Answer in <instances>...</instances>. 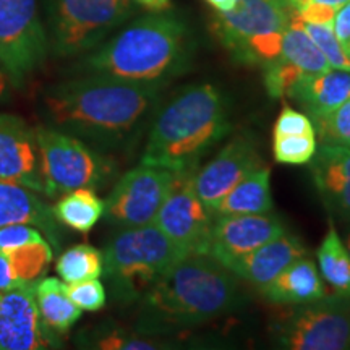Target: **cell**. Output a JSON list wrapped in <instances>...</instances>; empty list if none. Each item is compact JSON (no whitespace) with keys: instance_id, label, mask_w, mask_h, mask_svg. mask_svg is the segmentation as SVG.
<instances>
[{"instance_id":"cell-1","label":"cell","mask_w":350,"mask_h":350,"mask_svg":"<svg viewBox=\"0 0 350 350\" xmlns=\"http://www.w3.org/2000/svg\"><path fill=\"white\" fill-rule=\"evenodd\" d=\"M164 85L83 75L59 83L44 94L51 126L100 151L122 150L137 142L151 120Z\"/></svg>"},{"instance_id":"cell-2","label":"cell","mask_w":350,"mask_h":350,"mask_svg":"<svg viewBox=\"0 0 350 350\" xmlns=\"http://www.w3.org/2000/svg\"><path fill=\"white\" fill-rule=\"evenodd\" d=\"M138 332L178 334L232 312L240 305L235 274L211 255L183 256L142 299Z\"/></svg>"},{"instance_id":"cell-3","label":"cell","mask_w":350,"mask_h":350,"mask_svg":"<svg viewBox=\"0 0 350 350\" xmlns=\"http://www.w3.org/2000/svg\"><path fill=\"white\" fill-rule=\"evenodd\" d=\"M190 64L185 21L172 13L152 12L91 51L77 70L137 83L167 85Z\"/></svg>"},{"instance_id":"cell-4","label":"cell","mask_w":350,"mask_h":350,"mask_svg":"<svg viewBox=\"0 0 350 350\" xmlns=\"http://www.w3.org/2000/svg\"><path fill=\"white\" fill-rule=\"evenodd\" d=\"M232 129L226 96L211 83L183 88L152 122L139 163L170 172L198 170Z\"/></svg>"},{"instance_id":"cell-5","label":"cell","mask_w":350,"mask_h":350,"mask_svg":"<svg viewBox=\"0 0 350 350\" xmlns=\"http://www.w3.org/2000/svg\"><path fill=\"white\" fill-rule=\"evenodd\" d=\"M113 299L131 304L146 294L187 253L156 224L120 227L103 252Z\"/></svg>"},{"instance_id":"cell-6","label":"cell","mask_w":350,"mask_h":350,"mask_svg":"<svg viewBox=\"0 0 350 350\" xmlns=\"http://www.w3.org/2000/svg\"><path fill=\"white\" fill-rule=\"evenodd\" d=\"M291 18L279 0H237L230 10L216 12L213 31L235 62L265 67L281 55Z\"/></svg>"},{"instance_id":"cell-7","label":"cell","mask_w":350,"mask_h":350,"mask_svg":"<svg viewBox=\"0 0 350 350\" xmlns=\"http://www.w3.org/2000/svg\"><path fill=\"white\" fill-rule=\"evenodd\" d=\"M137 13L133 0H49L47 39L57 57H77L100 46Z\"/></svg>"},{"instance_id":"cell-8","label":"cell","mask_w":350,"mask_h":350,"mask_svg":"<svg viewBox=\"0 0 350 350\" xmlns=\"http://www.w3.org/2000/svg\"><path fill=\"white\" fill-rule=\"evenodd\" d=\"M34 133L47 196L64 195L77 188L98 190L112 178V161L83 139L46 125L36 126Z\"/></svg>"},{"instance_id":"cell-9","label":"cell","mask_w":350,"mask_h":350,"mask_svg":"<svg viewBox=\"0 0 350 350\" xmlns=\"http://www.w3.org/2000/svg\"><path fill=\"white\" fill-rule=\"evenodd\" d=\"M274 342L291 350L350 349V295H325L294 305L271 327Z\"/></svg>"},{"instance_id":"cell-10","label":"cell","mask_w":350,"mask_h":350,"mask_svg":"<svg viewBox=\"0 0 350 350\" xmlns=\"http://www.w3.org/2000/svg\"><path fill=\"white\" fill-rule=\"evenodd\" d=\"M47 54L49 39L38 0H0V65L8 85L23 86Z\"/></svg>"},{"instance_id":"cell-11","label":"cell","mask_w":350,"mask_h":350,"mask_svg":"<svg viewBox=\"0 0 350 350\" xmlns=\"http://www.w3.org/2000/svg\"><path fill=\"white\" fill-rule=\"evenodd\" d=\"M196 170L174 172L172 183L152 224L187 255H209L213 217L195 188Z\"/></svg>"},{"instance_id":"cell-12","label":"cell","mask_w":350,"mask_h":350,"mask_svg":"<svg viewBox=\"0 0 350 350\" xmlns=\"http://www.w3.org/2000/svg\"><path fill=\"white\" fill-rule=\"evenodd\" d=\"M174 172L139 164L122 175L104 200V217L117 227L152 224L163 206Z\"/></svg>"},{"instance_id":"cell-13","label":"cell","mask_w":350,"mask_h":350,"mask_svg":"<svg viewBox=\"0 0 350 350\" xmlns=\"http://www.w3.org/2000/svg\"><path fill=\"white\" fill-rule=\"evenodd\" d=\"M55 332L39 317L33 284L0 292V350L55 347Z\"/></svg>"},{"instance_id":"cell-14","label":"cell","mask_w":350,"mask_h":350,"mask_svg":"<svg viewBox=\"0 0 350 350\" xmlns=\"http://www.w3.org/2000/svg\"><path fill=\"white\" fill-rule=\"evenodd\" d=\"M261 165L253 139L247 135L234 137L204 167L196 170V193L208 211H211L232 188Z\"/></svg>"},{"instance_id":"cell-15","label":"cell","mask_w":350,"mask_h":350,"mask_svg":"<svg viewBox=\"0 0 350 350\" xmlns=\"http://www.w3.org/2000/svg\"><path fill=\"white\" fill-rule=\"evenodd\" d=\"M286 232L281 219L262 214H235L213 219L209 255L224 262L247 255Z\"/></svg>"},{"instance_id":"cell-16","label":"cell","mask_w":350,"mask_h":350,"mask_svg":"<svg viewBox=\"0 0 350 350\" xmlns=\"http://www.w3.org/2000/svg\"><path fill=\"white\" fill-rule=\"evenodd\" d=\"M0 180L44 193L36 133L23 119L10 113H0Z\"/></svg>"},{"instance_id":"cell-17","label":"cell","mask_w":350,"mask_h":350,"mask_svg":"<svg viewBox=\"0 0 350 350\" xmlns=\"http://www.w3.org/2000/svg\"><path fill=\"white\" fill-rule=\"evenodd\" d=\"M310 170L327 211L342 224H350V148L321 143L310 161Z\"/></svg>"},{"instance_id":"cell-18","label":"cell","mask_w":350,"mask_h":350,"mask_svg":"<svg viewBox=\"0 0 350 350\" xmlns=\"http://www.w3.org/2000/svg\"><path fill=\"white\" fill-rule=\"evenodd\" d=\"M305 255L306 248L301 240L286 230L279 237L258 247L256 250L227 261L222 266L232 271L235 278L261 287L273 281L291 262Z\"/></svg>"},{"instance_id":"cell-19","label":"cell","mask_w":350,"mask_h":350,"mask_svg":"<svg viewBox=\"0 0 350 350\" xmlns=\"http://www.w3.org/2000/svg\"><path fill=\"white\" fill-rule=\"evenodd\" d=\"M31 188L0 180V227L10 224L34 226L59 247V227L52 208L47 206Z\"/></svg>"},{"instance_id":"cell-20","label":"cell","mask_w":350,"mask_h":350,"mask_svg":"<svg viewBox=\"0 0 350 350\" xmlns=\"http://www.w3.org/2000/svg\"><path fill=\"white\" fill-rule=\"evenodd\" d=\"M305 109L312 122L325 119L350 99V72L331 68L318 75H305L288 93Z\"/></svg>"},{"instance_id":"cell-21","label":"cell","mask_w":350,"mask_h":350,"mask_svg":"<svg viewBox=\"0 0 350 350\" xmlns=\"http://www.w3.org/2000/svg\"><path fill=\"white\" fill-rule=\"evenodd\" d=\"M261 294L275 305H300L326 295L323 278L310 258L301 256L261 286Z\"/></svg>"},{"instance_id":"cell-22","label":"cell","mask_w":350,"mask_h":350,"mask_svg":"<svg viewBox=\"0 0 350 350\" xmlns=\"http://www.w3.org/2000/svg\"><path fill=\"white\" fill-rule=\"evenodd\" d=\"M273 209L271 196V170L261 165L245 177L214 206L211 217L235 216V214H262Z\"/></svg>"},{"instance_id":"cell-23","label":"cell","mask_w":350,"mask_h":350,"mask_svg":"<svg viewBox=\"0 0 350 350\" xmlns=\"http://www.w3.org/2000/svg\"><path fill=\"white\" fill-rule=\"evenodd\" d=\"M33 291L39 317L55 334L70 331L81 318V310L70 300L67 284L62 279L44 278L42 281L33 284Z\"/></svg>"},{"instance_id":"cell-24","label":"cell","mask_w":350,"mask_h":350,"mask_svg":"<svg viewBox=\"0 0 350 350\" xmlns=\"http://www.w3.org/2000/svg\"><path fill=\"white\" fill-rule=\"evenodd\" d=\"M104 200L96 195L93 188H77L64 193L52 206L57 222L68 229L88 234L104 216Z\"/></svg>"},{"instance_id":"cell-25","label":"cell","mask_w":350,"mask_h":350,"mask_svg":"<svg viewBox=\"0 0 350 350\" xmlns=\"http://www.w3.org/2000/svg\"><path fill=\"white\" fill-rule=\"evenodd\" d=\"M317 256L321 278L334 288L336 294L350 295V255L332 222L318 247Z\"/></svg>"},{"instance_id":"cell-26","label":"cell","mask_w":350,"mask_h":350,"mask_svg":"<svg viewBox=\"0 0 350 350\" xmlns=\"http://www.w3.org/2000/svg\"><path fill=\"white\" fill-rule=\"evenodd\" d=\"M281 55L288 62L297 65L306 75H318V73L331 70L326 57L313 42V39L308 36L304 23L297 16H292L291 23L284 31Z\"/></svg>"},{"instance_id":"cell-27","label":"cell","mask_w":350,"mask_h":350,"mask_svg":"<svg viewBox=\"0 0 350 350\" xmlns=\"http://www.w3.org/2000/svg\"><path fill=\"white\" fill-rule=\"evenodd\" d=\"M55 269L65 284L99 279L104 274V255L91 245H73L60 255Z\"/></svg>"},{"instance_id":"cell-28","label":"cell","mask_w":350,"mask_h":350,"mask_svg":"<svg viewBox=\"0 0 350 350\" xmlns=\"http://www.w3.org/2000/svg\"><path fill=\"white\" fill-rule=\"evenodd\" d=\"M7 255L10 256L12 265L20 281L23 284H29L47 269L54 253H52L49 242L41 240V242L29 243L23 248H18V250L7 253Z\"/></svg>"},{"instance_id":"cell-29","label":"cell","mask_w":350,"mask_h":350,"mask_svg":"<svg viewBox=\"0 0 350 350\" xmlns=\"http://www.w3.org/2000/svg\"><path fill=\"white\" fill-rule=\"evenodd\" d=\"M318 150L317 133L273 135V154L279 164H308Z\"/></svg>"},{"instance_id":"cell-30","label":"cell","mask_w":350,"mask_h":350,"mask_svg":"<svg viewBox=\"0 0 350 350\" xmlns=\"http://www.w3.org/2000/svg\"><path fill=\"white\" fill-rule=\"evenodd\" d=\"M304 75L305 73L297 65L288 62L282 55H279L273 62L265 65V77H262V80H265V88L271 98L282 99L288 98L291 90Z\"/></svg>"},{"instance_id":"cell-31","label":"cell","mask_w":350,"mask_h":350,"mask_svg":"<svg viewBox=\"0 0 350 350\" xmlns=\"http://www.w3.org/2000/svg\"><path fill=\"white\" fill-rule=\"evenodd\" d=\"M304 23V21H301ZM305 31L308 36L313 39V42L319 47L323 55L326 57L327 64L331 68L344 70V72H350V57L347 52L344 51L342 44L336 38L332 25H313V23H304Z\"/></svg>"},{"instance_id":"cell-32","label":"cell","mask_w":350,"mask_h":350,"mask_svg":"<svg viewBox=\"0 0 350 350\" xmlns=\"http://www.w3.org/2000/svg\"><path fill=\"white\" fill-rule=\"evenodd\" d=\"M313 124L321 143L342 144L350 148V99L325 119L314 120Z\"/></svg>"},{"instance_id":"cell-33","label":"cell","mask_w":350,"mask_h":350,"mask_svg":"<svg viewBox=\"0 0 350 350\" xmlns=\"http://www.w3.org/2000/svg\"><path fill=\"white\" fill-rule=\"evenodd\" d=\"M67 294L81 312H98L104 308L107 300L106 287L99 279L70 282L67 284Z\"/></svg>"},{"instance_id":"cell-34","label":"cell","mask_w":350,"mask_h":350,"mask_svg":"<svg viewBox=\"0 0 350 350\" xmlns=\"http://www.w3.org/2000/svg\"><path fill=\"white\" fill-rule=\"evenodd\" d=\"M91 347L103 350H154L161 349V345L154 340L138 338L137 334H130L124 329H104L96 334Z\"/></svg>"},{"instance_id":"cell-35","label":"cell","mask_w":350,"mask_h":350,"mask_svg":"<svg viewBox=\"0 0 350 350\" xmlns=\"http://www.w3.org/2000/svg\"><path fill=\"white\" fill-rule=\"evenodd\" d=\"M41 240H46V237L34 226L10 224L0 227V253H12Z\"/></svg>"},{"instance_id":"cell-36","label":"cell","mask_w":350,"mask_h":350,"mask_svg":"<svg viewBox=\"0 0 350 350\" xmlns=\"http://www.w3.org/2000/svg\"><path fill=\"white\" fill-rule=\"evenodd\" d=\"M317 133L312 119L306 113H301L295 109L284 106L278 120L274 124L273 135H305Z\"/></svg>"},{"instance_id":"cell-37","label":"cell","mask_w":350,"mask_h":350,"mask_svg":"<svg viewBox=\"0 0 350 350\" xmlns=\"http://www.w3.org/2000/svg\"><path fill=\"white\" fill-rule=\"evenodd\" d=\"M332 29H334L336 38L342 44L344 51L350 57V0L338 8L334 15V21H332Z\"/></svg>"},{"instance_id":"cell-38","label":"cell","mask_w":350,"mask_h":350,"mask_svg":"<svg viewBox=\"0 0 350 350\" xmlns=\"http://www.w3.org/2000/svg\"><path fill=\"white\" fill-rule=\"evenodd\" d=\"M336 8L321 5V3L312 2L308 7L305 8L300 15H297V18L304 23H313V25H332L336 15Z\"/></svg>"},{"instance_id":"cell-39","label":"cell","mask_w":350,"mask_h":350,"mask_svg":"<svg viewBox=\"0 0 350 350\" xmlns=\"http://www.w3.org/2000/svg\"><path fill=\"white\" fill-rule=\"evenodd\" d=\"M20 286H25V284L16 275L10 256L7 253H0V292L12 291Z\"/></svg>"},{"instance_id":"cell-40","label":"cell","mask_w":350,"mask_h":350,"mask_svg":"<svg viewBox=\"0 0 350 350\" xmlns=\"http://www.w3.org/2000/svg\"><path fill=\"white\" fill-rule=\"evenodd\" d=\"M133 2L150 12H165L172 5L170 0H133Z\"/></svg>"},{"instance_id":"cell-41","label":"cell","mask_w":350,"mask_h":350,"mask_svg":"<svg viewBox=\"0 0 350 350\" xmlns=\"http://www.w3.org/2000/svg\"><path fill=\"white\" fill-rule=\"evenodd\" d=\"M279 2H281L282 5L287 8L288 13H291L292 16H297V15H300V13L304 12L306 7H308L313 0H279Z\"/></svg>"},{"instance_id":"cell-42","label":"cell","mask_w":350,"mask_h":350,"mask_svg":"<svg viewBox=\"0 0 350 350\" xmlns=\"http://www.w3.org/2000/svg\"><path fill=\"white\" fill-rule=\"evenodd\" d=\"M204 2L209 3L216 12H227L237 3V0H204Z\"/></svg>"},{"instance_id":"cell-43","label":"cell","mask_w":350,"mask_h":350,"mask_svg":"<svg viewBox=\"0 0 350 350\" xmlns=\"http://www.w3.org/2000/svg\"><path fill=\"white\" fill-rule=\"evenodd\" d=\"M313 2L317 3H321V5H327V7H332V8H340L344 5V3H347L349 0H313Z\"/></svg>"},{"instance_id":"cell-44","label":"cell","mask_w":350,"mask_h":350,"mask_svg":"<svg viewBox=\"0 0 350 350\" xmlns=\"http://www.w3.org/2000/svg\"><path fill=\"white\" fill-rule=\"evenodd\" d=\"M7 85H8V80H7L5 73H3L2 65H0V98H2V96L5 94V91H7Z\"/></svg>"},{"instance_id":"cell-45","label":"cell","mask_w":350,"mask_h":350,"mask_svg":"<svg viewBox=\"0 0 350 350\" xmlns=\"http://www.w3.org/2000/svg\"><path fill=\"white\" fill-rule=\"evenodd\" d=\"M345 230H344V245L347 248L349 255H350V224H344Z\"/></svg>"}]
</instances>
